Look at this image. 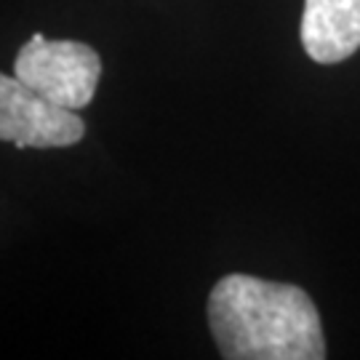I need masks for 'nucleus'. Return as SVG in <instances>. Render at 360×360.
Here are the masks:
<instances>
[{"label":"nucleus","instance_id":"nucleus-4","mask_svg":"<svg viewBox=\"0 0 360 360\" xmlns=\"http://www.w3.org/2000/svg\"><path fill=\"white\" fill-rule=\"evenodd\" d=\"M302 46L318 65L352 56L360 49V0H304Z\"/></svg>","mask_w":360,"mask_h":360},{"label":"nucleus","instance_id":"nucleus-3","mask_svg":"<svg viewBox=\"0 0 360 360\" xmlns=\"http://www.w3.org/2000/svg\"><path fill=\"white\" fill-rule=\"evenodd\" d=\"M86 134L75 110L46 99L16 75L0 72V142L16 147H70Z\"/></svg>","mask_w":360,"mask_h":360},{"label":"nucleus","instance_id":"nucleus-2","mask_svg":"<svg viewBox=\"0 0 360 360\" xmlns=\"http://www.w3.org/2000/svg\"><path fill=\"white\" fill-rule=\"evenodd\" d=\"M13 75L46 99L77 112L96 94L102 59L86 43L32 35L16 53Z\"/></svg>","mask_w":360,"mask_h":360},{"label":"nucleus","instance_id":"nucleus-1","mask_svg":"<svg viewBox=\"0 0 360 360\" xmlns=\"http://www.w3.org/2000/svg\"><path fill=\"white\" fill-rule=\"evenodd\" d=\"M208 326L227 360H323L321 315L299 285L227 275L208 296Z\"/></svg>","mask_w":360,"mask_h":360}]
</instances>
